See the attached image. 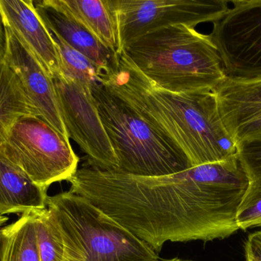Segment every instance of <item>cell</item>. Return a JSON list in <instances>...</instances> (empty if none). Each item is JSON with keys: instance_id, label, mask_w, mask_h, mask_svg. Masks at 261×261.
<instances>
[{"instance_id": "obj_1", "label": "cell", "mask_w": 261, "mask_h": 261, "mask_svg": "<svg viewBox=\"0 0 261 261\" xmlns=\"http://www.w3.org/2000/svg\"><path fill=\"white\" fill-rule=\"evenodd\" d=\"M67 182L155 252L167 242H208L239 231L248 179L238 156L169 176L141 177L84 165Z\"/></svg>"}, {"instance_id": "obj_2", "label": "cell", "mask_w": 261, "mask_h": 261, "mask_svg": "<svg viewBox=\"0 0 261 261\" xmlns=\"http://www.w3.org/2000/svg\"><path fill=\"white\" fill-rule=\"evenodd\" d=\"M101 83L169 136L192 167L237 156V145L221 120L214 91L177 93L163 90L122 54L101 75Z\"/></svg>"}, {"instance_id": "obj_3", "label": "cell", "mask_w": 261, "mask_h": 261, "mask_svg": "<svg viewBox=\"0 0 261 261\" xmlns=\"http://www.w3.org/2000/svg\"><path fill=\"white\" fill-rule=\"evenodd\" d=\"M121 54L156 87L173 93L214 91L227 78L210 35L186 25L143 35Z\"/></svg>"}, {"instance_id": "obj_4", "label": "cell", "mask_w": 261, "mask_h": 261, "mask_svg": "<svg viewBox=\"0 0 261 261\" xmlns=\"http://www.w3.org/2000/svg\"><path fill=\"white\" fill-rule=\"evenodd\" d=\"M91 90L117 159L118 173L158 177L191 168L181 149L129 103L102 83Z\"/></svg>"}, {"instance_id": "obj_5", "label": "cell", "mask_w": 261, "mask_h": 261, "mask_svg": "<svg viewBox=\"0 0 261 261\" xmlns=\"http://www.w3.org/2000/svg\"><path fill=\"white\" fill-rule=\"evenodd\" d=\"M64 246L63 261H163L145 242L73 192L47 199Z\"/></svg>"}, {"instance_id": "obj_6", "label": "cell", "mask_w": 261, "mask_h": 261, "mask_svg": "<svg viewBox=\"0 0 261 261\" xmlns=\"http://www.w3.org/2000/svg\"><path fill=\"white\" fill-rule=\"evenodd\" d=\"M0 149L46 191L55 182L68 181L78 170L80 159L70 139L38 116L18 120Z\"/></svg>"}, {"instance_id": "obj_7", "label": "cell", "mask_w": 261, "mask_h": 261, "mask_svg": "<svg viewBox=\"0 0 261 261\" xmlns=\"http://www.w3.org/2000/svg\"><path fill=\"white\" fill-rule=\"evenodd\" d=\"M116 18L117 55L137 38L169 26L216 22L229 9L225 0H110Z\"/></svg>"}, {"instance_id": "obj_8", "label": "cell", "mask_w": 261, "mask_h": 261, "mask_svg": "<svg viewBox=\"0 0 261 261\" xmlns=\"http://www.w3.org/2000/svg\"><path fill=\"white\" fill-rule=\"evenodd\" d=\"M233 7L216 22L210 38L227 78L261 77V0L231 1Z\"/></svg>"}, {"instance_id": "obj_9", "label": "cell", "mask_w": 261, "mask_h": 261, "mask_svg": "<svg viewBox=\"0 0 261 261\" xmlns=\"http://www.w3.org/2000/svg\"><path fill=\"white\" fill-rule=\"evenodd\" d=\"M64 125L88 157V165L117 172L118 161L91 89L60 75L53 78Z\"/></svg>"}, {"instance_id": "obj_10", "label": "cell", "mask_w": 261, "mask_h": 261, "mask_svg": "<svg viewBox=\"0 0 261 261\" xmlns=\"http://www.w3.org/2000/svg\"><path fill=\"white\" fill-rule=\"evenodd\" d=\"M7 37L4 60L19 78L38 117L70 139L61 114L53 78L8 26Z\"/></svg>"}, {"instance_id": "obj_11", "label": "cell", "mask_w": 261, "mask_h": 261, "mask_svg": "<svg viewBox=\"0 0 261 261\" xmlns=\"http://www.w3.org/2000/svg\"><path fill=\"white\" fill-rule=\"evenodd\" d=\"M214 92L221 120L236 145L261 139V77L226 78Z\"/></svg>"}, {"instance_id": "obj_12", "label": "cell", "mask_w": 261, "mask_h": 261, "mask_svg": "<svg viewBox=\"0 0 261 261\" xmlns=\"http://www.w3.org/2000/svg\"><path fill=\"white\" fill-rule=\"evenodd\" d=\"M6 26L30 50L46 72L55 78L61 75V61L48 29L37 13L33 1L0 0Z\"/></svg>"}, {"instance_id": "obj_13", "label": "cell", "mask_w": 261, "mask_h": 261, "mask_svg": "<svg viewBox=\"0 0 261 261\" xmlns=\"http://www.w3.org/2000/svg\"><path fill=\"white\" fill-rule=\"evenodd\" d=\"M34 6L49 32L55 34L67 44L89 58L101 72L110 70L117 54L102 44L74 17L59 0L33 1Z\"/></svg>"}, {"instance_id": "obj_14", "label": "cell", "mask_w": 261, "mask_h": 261, "mask_svg": "<svg viewBox=\"0 0 261 261\" xmlns=\"http://www.w3.org/2000/svg\"><path fill=\"white\" fill-rule=\"evenodd\" d=\"M47 191L37 185L0 149V216L47 208Z\"/></svg>"}, {"instance_id": "obj_15", "label": "cell", "mask_w": 261, "mask_h": 261, "mask_svg": "<svg viewBox=\"0 0 261 261\" xmlns=\"http://www.w3.org/2000/svg\"><path fill=\"white\" fill-rule=\"evenodd\" d=\"M66 10L103 45L117 54L116 18L110 0H59Z\"/></svg>"}, {"instance_id": "obj_16", "label": "cell", "mask_w": 261, "mask_h": 261, "mask_svg": "<svg viewBox=\"0 0 261 261\" xmlns=\"http://www.w3.org/2000/svg\"><path fill=\"white\" fill-rule=\"evenodd\" d=\"M35 116L36 110L12 67L0 61V145L14 124L25 116Z\"/></svg>"}, {"instance_id": "obj_17", "label": "cell", "mask_w": 261, "mask_h": 261, "mask_svg": "<svg viewBox=\"0 0 261 261\" xmlns=\"http://www.w3.org/2000/svg\"><path fill=\"white\" fill-rule=\"evenodd\" d=\"M0 261H40L32 212L21 215L11 225L0 229Z\"/></svg>"}, {"instance_id": "obj_18", "label": "cell", "mask_w": 261, "mask_h": 261, "mask_svg": "<svg viewBox=\"0 0 261 261\" xmlns=\"http://www.w3.org/2000/svg\"><path fill=\"white\" fill-rule=\"evenodd\" d=\"M55 41L61 61V75L92 89L101 83V72L85 55L49 32Z\"/></svg>"}, {"instance_id": "obj_19", "label": "cell", "mask_w": 261, "mask_h": 261, "mask_svg": "<svg viewBox=\"0 0 261 261\" xmlns=\"http://www.w3.org/2000/svg\"><path fill=\"white\" fill-rule=\"evenodd\" d=\"M40 261H63L62 236L47 208L32 212Z\"/></svg>"}, {"instance_id": "obj_20", "label": "cell", "mask_w": 261, "mask_h": 261, "mask_svg": "<svg viewBox=\"0 0 261 261\" xmlns=\"http://www.w3.org/2000/svg\"><path fill=\"white\" fill-rule=\"evenodd\" d=\"M237 156L248 179L242 207L261 198V139L238 144Z\"/></svg>"}, {"instance_id": "obj_21", "label": "cell", "mask_w": 261, "mask_h": 261, "mask_svg": "<svg viewBox=\"0 0 261 261\" xmlns=\"http://www.w3.org/2000/svg\"><path fill=\"white\" fill-rule=\"evenodd\" d=\"M236 221L239 230L261 228V198L240 207Z\"/></svg>"}, {"instance_id": "obj_22", "label": "cell", "mask_w": 261, "mask_h": 261, "mask_svg": "<svg viewBox=\"0 0 261 261\" xmlns=\"http://www.w3.org/2000/svg\"><path fill=\"white\" fill-rule=\"evenodd\" d=\"M245 250L246 261H261V231L249 234Z\"/></svg>"}, {"instance_id": "obj_23", "label": "cell", "mask_w": 261, "mask_h": 261, "mask_svg": "<svg viewBox=\"0 0 261 261\" xmlns=\"http://www.w3.org/2000/svg\"><path fill=\"white\" fill-rule=\"evenodd\" d=\"M7 26L0 8V61L4 60L7 49Z\"/></svg>"}, {"instance_id": "obj_24", "label": "cell", "mask_w": 261, "mask_h": 261, "mask_svg": "<svg viewBox=\"0 0 261 261\" xmlns=\"http://www.w3.org/2000/svg\"><path fill=\"white\" fill-rule=\"evenodd\" d=\"M163 261H192V260H182V259H179V258H173V259H170V260H164Z\"/></svg>"}, {"instance_id": "obj_25", "label": "cell", "mask_w": 261, "mask_h": 261, "mask_svg": "<svg viewBox=\"0 0 261 261\" xmlns=\"http://www.w3.org/2000/svg\"><path fill=\"white\" fill-rule=\"evenodd\" d=\"M2 243H3V237H2L1 232H0V254H1Z\"/></svg>"}]
</instances>
